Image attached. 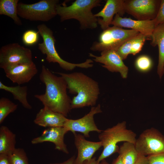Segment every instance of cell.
<instances>
[{
  "instance_id": "6da1fadb",
  "label": "cell",
  "mask_w": 164,
  "mask_h": 164,
  "mask_svg": "<svg viewBox=\"0 0 164 164\" xmlns=\"http://www.w3.org/2000/svg\"><path fill=\"white\" fill-rule=\"evenodd\" d=\"M39 78L46 86L44 94L34 97L49 109L67 117L71 109V100L67 93V86L63 78L53 74L44 65Z\"/></svg>"
},
{
  "instance_id": "7a4b0ae2",
  "label": "cell",
  "mask_w": 164,
  "mask_h": 164,
  "mask_svg": "<svg viewBox=\"0 0 164 164\" xmlns=\"http://www.w3.org/2000/svg\"><path fill=\"white\" fill-rule=\"evenodd\" d=\"M65 81L69 92L77 95L71 100V109L95 105L100 94L98 83L84 73L56 72Z\"/></svg>"
},
{
  "instance_id": "3957f363",
  "label": "cell",
  "mask_w": 164,
  "mask_h": 164,
  "mask_svg": "<svg viewBox=\"0 0 164 164\" xmlns=\"http://www.w3.org/2000/svg\"><path fill=\"white\" fill-rule=\"evenodd\" d=\"M100 0H76L69 6L56 7L57 15L63 22L71 19L77 20L81 29H93L97 27L98 18L92 12V9L101 5Z\"/></svg>"
},
{
  "instance_id": "277c9868",
  "label": "cell",
  "mask_w": 164,
  "mask_h": 164,
  "mask_svg": "<svg viewBox=\"0 0 164 164\" xmlns=\"http://www.w3.org/2000/svg\"><path fill=\"white\" fill-rule=\"evenodd\" d=\"M136 134L127 128L126 122L118 123L111 127L102 131L98 138L102 143L103 150L97 161L98 163L113 154L118 152L120 142H129L135 144Z\"/></svg>"
},
{
  "instance_id": "5b68a950",
  "label": "cell",
  "mask_w": 164,
  "mask_h": 164,
  "mask_svg": "<svg viewBox=\"0 0 164 164\" xmlns=\"http://www.w3.org/2000/svg\"><path fill=\"white\" fill-rule=\"evenodd\" d=\"M37 28L43 39L42 43L38 44V49L43 54L46 55L48 62L57 63L62 68L67 71L72 70L77 67L88 68L93 66V61L91 59L79 63H72L62 59L56 49V39L52 30L44 24L38 25Z\"/></svg>"
},
{
  "instance_id": "8992f818",
  "label": "cell",
  "mask_w": 164,
  "mask_h": 164,
  "mask_svg": "<svg viewBox=\"0 0 164 164\" xmlns=\"http://www.w3.org/2000/svg\"><path fill=\"white\" fill-rule=\"evenodd\" d=\"M140 33L132 29H126L117 26L109 27L100 34L98 42L91 47V50L102 52L117 50L126 41Z\"/></svg>"
},
{
  "instance_id": "52a82bcc",
  "label": "cell",
  "mask_w": 164,
  "mask_h": 164,
  "mask_svg": "<svg viewBox=\"0 0 164 164\" xmlns=\"http://www.w3.org/2000/svg\"><path fill=\"white\" fill-rule=\"evenodd\" d=\"M58 0H41L33 4L20 2L17 14L21 18L31 21L47 22L56 15Z\"/></svg>"
},
{
  "instance_id": "ba28073f",
  "label": "cell",
  "mask_w": 164,
  "mask_h": 164,
  "mask_svg": "<svg viewBox=\"0 0 164 164\" xmlns=\"http://www.w3.org/2000/svg\"><path fill=\"white\" fill-rule=\"evenodd\" d=\"M135 145L139 154L145 156L164 153V136L155 128H148L136 139Z\"/></svg>"
},
{
  "instance_id": "9c48e42d",
  "label": "cell",
  "mask_w": 164,
  "mask_h": 164,
  "mask_svg": "<svg viewBox=\"0 0 164 164\" xmlns=\"http://www.w3.org/2000/svg\"><path fill=\"white\" fill-rule=\"evenodd\" d=\"M32 61L31 50L17 43L4 45L0 49V67L2 69Z\"/></svg>"
},
{
  "instance_id": "30bf717a",
  "label": "cell",
  "mask_w": 164,
  "mask_h": 164,
  "mask_svg": "<svg viewBox=\"0 0 164 164\" xmlns=\"http://www.w3.org/2000/svg\"><path fill=\"white\" fill-rule=\"evenodd\" d=\"M161 0H125V12L137 20H153L159 11Z\"/></svg>"
},
{
  "instance_id": "8fae6325",
  "label": "cell",
  "mask_w": 164,
  "mask_h": 164,
  "mask_svg": "<svg viewBox=\"0 0 164 164\" xmlns=\"http://www.w3.org/2000/svg\"><path fill=\"white\" fill-rule=\"evenodd\" d=\"M102 112L101 105L99 104L96 107H92L89 112L81 118L74 120L67 119L63 127L68 132L70 131L73 134L76 132H79L86 138L90 137L89 134L91 132L99 134L102 130L99 129L96 125L94 116Z\"/></svg>"
},
{
  "instance_id": "7c38bea8",
  "label": "cell",
  "mask_w": 164,
  "mask_h": 164,
  "mask_svg": "<svg viewBox=\"0 0 164 164\" xmlns=\"http://www.w3.org/2000/svg\"><path fill=\"white\" fill-rule=\"evenodd\" d=\"M89 56L94 58L93 60L95 61L103 64L102 66L110 71L119 72L123 78L127 77L128 68L116 51L109 50L102 52L101 56H99L91 53H89Z\"/></svg>"
},
{
  "instance_id": "4fadbf2b",
  "label": "cell",
  "mask_w": 164,
  "mask_h": 164,
  "mask_svg": "<svg viewBox=\"0 0 164 164\" xmlns=\"http://www.w3.org/2000/svg\"><path fill=\"white\" fill-rule=\"evenodd\" d=\"M4 70L6 76L13 83L19 85L29 82L38 71L33 61L13 65Z\"/></svg>"
},
{
  "instance_id": "5bb4252c",
  "label": "cell",
  "mask_w": 164,
  "mask_h": 164,
  "mask_svg": "<svg viewBox=\"0 0 164 164\" xmlns=\"http://www.w3.org/2000/svg\"><path fill=\"white\" fill-rule=\"evenodd\" d=\"M111 25L122 28L131 29L146 36L150 40L156 26L154 19L135 20L129 18H123L118 14L115 15Z\"/></svg>"
},
{
  "instance_id": "9a60e30c",
  "label": "cell",
  "mask_w": 164,
  "mask_h": 164,
  "mask_svg": "<svg viewBox=\"0 0 164 164\" xmlns=\"http://www.w3.org/2000/svg\"><path fill=\"white\" fill-rule=\"evenodd\" d=\"M68 132L63 127L49 128L45 130L41 135L32 140L33 144L50 142L53 143L56 149L68 154L69 153L64 142L65 135Z\"/></svg>"
},
{
  "instance_id": "2e32d148",
  "label": "cell",
  "mask_w": 164,
  "mask_h": 164,
  "mask_svg": "<svg viewBox=\"0 0 164 164\" xmlns=\"http://www.w3.org/2000/svg\"><path fill=\"white\" fill-rule=\"evenodd\" d=\"M125 0H107L103 9L98 13L95 14L98 18V24L101 28L105 30L111 25L114 15L117 14L122 16L125 13L124 7Z\"/></svg>"
},
{
  "instance_id": "e0dca14e",
  "label": "cell",
  "mask_w": 164,
  "mask_h": 164,
  "mask_svg": "<svg viewBox=\"0 0 164 164\" xmlns=\"http://www.w3.org/2000/svg\"><path fill=\"white\" fill-rule=\"evenodd\" d=\"M74 145L77 151V155L74 164H83L86 161L92 159L95 152L101 147L100 141L94 142L86 140L80 134H73Z\"/></svg>"
},
{
  "instance_id": "ac0fdd59",
  "label": "cell",
  "mask_w": 164,
  "mask_h": 164,
  "mask_svg": "<svg viewBox=\"0 0 164 164\" xmlns=\"http://www.w3.org/2000/svg\"><path fill=\"white\" fill-rule=\"evenodd\" d=\"M68 118L61 114L44 107L36 114L34 120L37 125L44 127H63Z\"/></svg>"
},
{
  "instance_id": "d6986e66",
  "label": "cell",
  "mask_w": 164,
  "mask_h": 164,
  "mask_svg": "<svg viewBox=\"0 0 164 164\" xmlns=\"http://www.w3.org/2000/svg\"><path fill=\"white\" fill-rule=\"evenodd\" d=\"M150 44L153 46H158L159 60L157 72L161 79L164 74V22L156 26L152 32Z\"/></svg>"
},
{
  "instance_id": "ffe728a7",
  "label": "cell",
  "mask_w": 164,
  "mask_h": 164,
  "mask_svg": "<svg viewBox=\"0 0 164 164\" xmlns=\"http://www.w3.org/2000/svg\"><path fill=\"white\" fill-rule=\"evenodd\" d=\"M16 135L6 126L0 128V154H8L16 148Z\"/></svg>"
},
{
  "instance_id": "44dd1931",
  "label": "cell",
  "mask_w": 164,
  "mask_h": 164,
  "mask_svg": "<svg viewBox=\"0 0 164 164\" xmlns=\"http://www.w3.org/2000/svg\"><path fill=\"white\" fill-rule=\"evenodd\" d=\"M0 89L11 93L14 99L18 100L25 108L28 109H32V106L27 99L28 89L27 86H21L18 85L9 86L5 85L0 81Z\"/></svg>"
},
{
  "instance_id": "7402d4cb",
  "label": "cell",
  "mask_w": 164,
  "mask_h": 164,
  "mask_svg": "<svg viewBox=\"0 0 164 164\" xmlns=\"http://www.w3.org/2000/svg\"><path fill=\"white\" fill-rule=\"evenodd\" d=\"M118 153L124 164H134L139 155L135 144L129 142H124L119 148Z\"/></svg>"
},
{
  "instance_id": "603a6c76",
  "label": "cell",
  "mask_w": 164,
  "mask_h": 164,
  "mask_svg": "<svg viewBox=\"0 0 164 164\" xmlns=\"http://www.w3.org/2000/svg\"><path fill=\"white\" fill-rule=\"evenodd\" d=\"M19 1V0H0V14L10 17L16 25L20 26L22 25V22L17 14Z\"/></svg>"
},
{
  "instance_id": "cb8c5ba5",
  "label": "cell",
  "mask_w": 164,
  "mask_h": 164,
  "mask_svg": "<svg viewBox=\"0 0 164 164\" xmlns=\"http://www.w3.org/2000/svg\"><path fill=\"white\" fill-rule=\"evenodd\" d=\"M18 105L12 102L9 98L2 97L0 99V124L11 113L17 109Z\"/></svg>"
},
{
  "instance_id": "d4e9b609",
  "label": "cell",
  "mask_w": 164,
  "mask_h": 164,
  "mask_svg": "<svg viewBox=\"0 0 164 164\" xmlns=\"http://www.w3.org/2000/svg\"><path fill=\"white\" fill-rule=\"evenodd\" d=\"M11 164H29L26 153L22 148H15L8 154Z\"/></svg>"
},
{
  "instance_id": "484cf974",
  "label": "cell",
  "mask_w": 164,
  "mask_h": 164,
  "mask_svg": "<svg viewBox=\"0 0 164 164\" xmlns=\"http://www.w3.org/2000/svg\"><path fill=\"white\" fill-rule=\"evenodd\" d=\"M152 61L151 58L146 55L138 56L135 62L136 69L142 72H146L151 69L152 66Z\"/></svg>"
},
{
  "instance_id": "4316f807",
  "label": "cell",
  "mask_w": 164,
  "mask_h": 164,
  "mask_svg": "<svg viewBox=\"0 0 164 164\" xmlns=\"http://www.w3.org/2000/svg\"><path fill=\"white\" fill-rule=\"evenodd\" d=\"M39 33L33 30H28L23 34L22 39L23 43L28 46L33 45L37 43Z\"/></svg>"
},
{
  "instance_id": "83f0119b",
  "label": "cell",
  "mask_w": 164,
  "mask_h": 164,
  "mask_svg": "<svg viewBox=\"0 0 164 164\" xmlns=\"http://www.w3.org/2000/svg\"><path fill=\"white\" fill-rule=\"evenodd\" d=\"M149 40L146 36L139 33L138 35L133 42L130 54L135 55L142 50L146 40Z\"/></svg>"
},
{
  "instance_id": "f1b7e54d",
  "label": "cell",
  "mask_w": 164,
  "mask_h": 164,
  "mask_svg": "<svg viewBox=\"0 0 164 164\" xmlns=\"http://www.w3.org/2000/svg\"><path fill=\"white\" fill-rule=\"evenodd\" d=\"M137 36L126 41L116 51L123 60L125 59L128 55L130 54L132 44Z\"/></svg>"
},
{
  "instance_id": "f546056e",
  "label": "cell",
  "mask_w": 164,
  "mask_h": 164,
  "mask_svg": "<svg viewBox=\"0 0 164 164\" xmlns=\"http://www.w3.org/2000/svg\"><path fill=\"white\" fill-rule=\"evenodd\" d=\"M148 164H164V153L147 156Z\"/></svg>"
},
{
  "instance_id": "4dcf8cb0",
  "label": "cell",
  "mask_w": 164,
  "mask_h": 164,
  "mask_svg": "<svg viewBox=\"0 0 164 164\" xmlns=\"http://www.w3.org/2000/svg\"><path fill=\"white\" fill-rule=\"evenodd\" d=\"M154 20L156 26L164 22V0H161L158 12Z\"/></svg>"
},
{
  "instance_id": "1f68e13d",
  "label": "cell",
  "mask_w": 164,
  "mask_h": 164,
  "mask_svg": "<svg viewBox=\"0 0 164 164\" xmlns=\"http://www.w3.org/2000/svg\"><path fill=\"white\" fill-rule=\"evenodd\" d=\"M134 164H148V159L147 156L140 154Z\"/></svg>"
},
{
  "instance_id": "d6a6232c",
  "label": "cell",
  "mask_w": 164,
  "mask_h": 164,
  "mask_svg": "<svg viewBox=\"0 0 164 164\" xmlns=\"http://www.w3.org/2000/svg\"><path fill=\"white\" fill-rule=\"evenodd\" d=\"M0 164H11L8 154H0Z\"/></svg>"
},
{
  "instance_id": "836d02e7",
  "label": "cell",
  "mask_w": 164,
  "mask_h": 164,
  "mask_svg": "<svg viewBox=\"0 0 164 164\" xmlns=\"http://www.w3.org/2000/svg\"><path fill=\"white\" fill-rule=\"evenodd\" d=\"M75 156L73 155L67 160L60 163H50L48 164H74Z\"/></svg>"
},
{
  "instance_id": "e575fe53",
  "label": "cell",
  "mask_w": 164,
  "mask_h": 164,
  "mask_svg": "<svg viewBox=\"0 0 164 164\" xmlns=\"http://www.w3.org/2000/svg\"><path fill=\"white\" fill-rule=\"evenodd\" d=\"M97 160L94 157L92 158L89 161H86L84 162L83 164H98Z\"/></svg>"
},
{
  "instance_id": "d590c367",
  "label": "cell",
  "mask_w": 164,
  "mask_h": 164,
  "mask_svg": "<svg viewBox=\"0 0 164 164\" xmlns=\"http://www.w3.org/2000/svg\"><path fill=\"white\" fill-rule=\"evenodd\" d=\"M112 164H124L121 157L119 155L115 159Z\"/></svg>"
},
{
  "instance_id": "8d00e7d4",
  "label": "cell",
  "mask_w": 164,
  "mask_h": 164,
  "mask_svg": "<svg viewBox=\"0 0 164 164\" xmlns=\"http://www.w3.org/2000/svg\"><path fill=\"white\" fill-rule=\"evenodd\" d=\"M98 164H109L108 163L105 159H104L100 162H99Z\"/></svg>"
},
{
  "instance_id": "74e56055",
  "label": "cell",
  "mask_w": 164,
  "mask_h": 164,
  "mask_svg": "<svg viewBox=\"0 0 164 164\" xmlns=\"http://www.w3.org/2000/svg\"></svg>"
}]
</instances>
